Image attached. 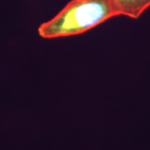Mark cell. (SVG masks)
I'll return each instance as SVG.
<instances>
[{
    "instance_id": "obj_1",
    "label": "cell",
    "mask_w": 150,
    "mask_h": 150,
    "mask_svg": "<svg viewBox=\"0 0 150 150\" xmlns=\"http://www.w3.org/2000/svg\"><path fill=\"white\" fill-rule=\"evenodd\" d=\"M115 16L109 0H72L38 32L45 39L79 35Z\"/></svg>"
},
{
    "instance_id": "obj_2",
    "label": "cell",
    "mask_w": 150,
    "mask_h": 150,
    "mask_svg": "<svg viewBox=\"0 0 150 150\" xmlns=\"http://www.w3.org/2000/svg\"><path fill=\"white\" fill-rule=\"evenodd\" d=\"M115 16L137 19L150 6V0H109Z\"/></svg>"
}]
</instances>
